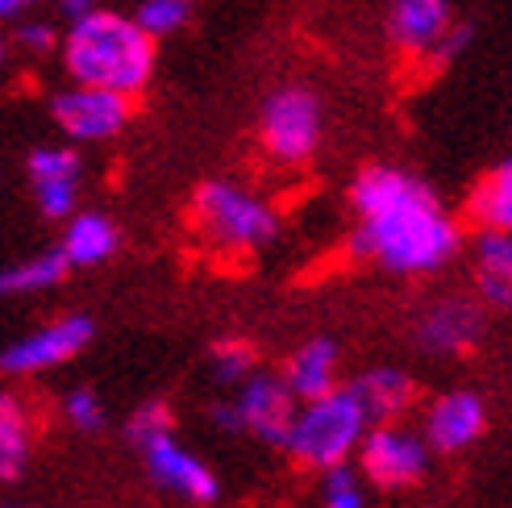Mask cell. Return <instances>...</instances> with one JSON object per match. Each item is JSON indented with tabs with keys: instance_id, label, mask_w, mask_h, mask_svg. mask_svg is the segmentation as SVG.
I'll list each match as a JSON object with an SVG mask.
<instances>
[{
	"instance_id": "6da1fadb",
	"label": "cell",
	"mask_w": 512,
	"mask_h": 508,
	"mask_svg": "<svg viewBox=\"0 0 512 508\" xmlns=\"http://www.w3.org/2000/svg\"><path fill=\"white\" fill-rule=\"evenodd\" d=\"M350 250L392 275H433L454 263L463 230L413 171L371 163L350 184Z\"/></svg>"
},
{
	"instance_id": "7a4b0ae2",
	"label": "cell",
	"mask_w": 512,
	"mask_h": 508,
	"mask_svg": "<svg viewBox=\"0 0 512 508\" xmlns=\"http://www.w3.org/2000/svg\"><path fill=\"white\" fill-rule=\"evenodd\" d=\"M159 38H150L134 13H117L100 5L88 17L67 21L59 67L75 84L113 88L125 96H142L155 80Z\"/></svg>"
},
{
	"instance_id": "3957f363",
	"label": "cell",
	"mask_w": 512,
	"mask_h": 508,
	"mask_svg": "<svg viewBox=\"0 0 512 508\" xmlns=\"http://www.w3.org/2000/svg\"><path fill=\"white\" fill-rule=\"evenodd\" d=\"M192 225L221 254H254L275 242L279 213L267 196L234 180H204L192 192Z\"/></svg>"
},
{
	"instance_id": "277c9868",
	"label": "cell",
	"mask_w": 512,
	"mask_h": 508,
	"mask_svg": "<svg viewBox=\"0 0 512 508\" xmlns=\"http://www.w3.org/2000/svg\"><path fill=\"white\" fill-rule=\"evenodd\" d=\"M367 429H371V417L363 413V404L350 392V384H342L317 400H300V413H296V425L284 450L292 454V463L321 475L329 467L354 463Z\"/></svg>"
},
{
	"instance_id": "5b68a950",
	"label": "cell",
	"mask_w": 512,
	"mask_h": 508,
	"mask_svg": "<svg viewBox=\"0 0 512 508\" xmlns=\"http://www.w3.org/2000/svg\"><path fill=\"white\" fill-rule=\"evenodd\" d=\"M325 138V105L309 84H279L259 109L263 155L279 167H304Z\"/></svg>"
},
{
	"instance_id": "8992f818",
	"label": "cell",
	"mask_w": 512,
	"mask_h": 508,
	"mask_svg": "<svg viewBox=\"0 0 512 508\" xmlns=\"http://www.w3.org/2000/svg\"><path fill=\"white\" fill-rule=\"evenodd\" d=\"M358 471L379 492H408L429 475L433 446L421 429H408L400 421H379L367 429L363 446H358Z\"/></svg>"
},
{
	"instance_id": "52a82bcc",
	"label": "cell",
	"mask_w": 512,
	"mask_h": 508,
	"mask_svg": "<svg viewBox=\"0 0 512 508\" xmlns=\"http://www.w3.org/2000/svg\"><path fill=\"white\" fill-rule=\"evenodd\" d=\"M130 117H134V96L113 88L67 80L59 92H50V121L75 146L113 142L130 125Z\"/></svg>"
},
{
	"instance_id": "ba28073f",
	"label": "cell",
	"mask_w": 512,
	"mask_h": 508,
	"mask_svg": "<svg viewBox=\"0 0 512 508\" xmlns=\"http://www.w3.org/2000/svg\"><path fill=\"white\" fill-rule=\"evenodd\" d=\"M234 400L242 413V429L254 442L275 450L288 446V434L300 413V396L292 392L284 371H254L242 388H234Z\"/></svg>"
},
{
	"instance_id": "9c48e42d",
	"label": "cell",
	"mask_w": 512,
	"mask_h": 508,
	"mask_svg": "<svg viewBox=\"0 0 512 508\" xmlns=\"http://www.w3.org/2000/svg\"><path fill=\"white\" fill-rule=\"evenodd\" d=\"M483 325H488V304L479 296H438L417 317L413 338L429 359H458L483 338Z\"/></svg>"
},
{
	"instance_id": "30bf717a",
	"label": "cell",
	"mask_w": 512,
	"mask_h": 508,
	"mask_svg": "<svg viewBox=\"0 0 512 508\" xmlns=\"http://www.w3.org/2000/svg\"><path fill=\"white\" fill-rule=\"evenodd\" d=\"M25 180H30L34 205L46 221H67L80 205L84 159L75 142H46L25 155Z\"/></svg>"
},
{
	"instance_id": "8fae6325",
	"label": "cell",
	"mask_w": 512,
	"mask_h": 508,
	"mask_svg": "<svg viewBox=\"0 0 512 508\" xmlns=\"http://www.w3.org/2000/svg\"><path fill=\"white\" fill-rule=\"evenodd\" d=\"M88 342H92V321L84 313H67V317L38 325L34 334L17 338L13 346H5L0 367H5V375H17V379L42 375V371H55V367L71 363Z\"/></svg>"
},
{
	"instance_id": "7c38bea8",
	"label": "cell",
	"mask_w": 512,
	"mask_h": 508,
	"mask_svg": "<svg viewBox=\"0 0 512 508\" xmlns=\"http://www.w3.org/2000/svg\"><path fill=\"white\" fill-rule=\"evenodd\" d=\"M421 434L429 438L433 454H463L488 434V404L479 392L467 388L433 396L421 413Z\"/></svg>"
},
{
	"instance_id": "4fadbf2b",
	"label": "cell",
	"mask_w": 512,
	"mask_h": 508,
	"mask_svg": "<svg viewBox=\"0 0 512 508\" xmlns=\"http://www.w3.org/2000/svg\"><path fill=\"white\" fill-rule=\"evenodd\" d=\"M138 454L146 463V475L155 479L163 492L184 496L192 504H213L221 496L217 475L204 467L184 442H175V429H171V434H163V438H155V442H146Z\"/></svg>"
},
{
	"instance_id": "5bb4252c",
	"label": "cell",
	"mask_w": 512,
	"mask_h": 508,
	"mask_svg": "<svg viewBox=\"0 0 512 508\" xmlns=\"http://www.w3.org/2000/svg\"><path fill=\"white\" fill-rule=\"evenodd\" d=\"M454 5L450 0H388V42L400 50L404 59H433V50L454 30Z\"/></svg>"
},
{
	"instance_id": "9a60e30c",
	"label": "cell",
	"mask_w": 512,
	"mask_h": 508,
	"mask_svg": "<svg viewBox=\"0 0 512 508\" xmlns=\"http://www.w3.org/2000/svg\"><path fill=\"white\" fill-rule=\"evenodd\" d=\"M350 392L358 396V404H363V413L371 417V425L400 421L417 404L413 375L400 371V367H371L363 375H354L350 379Z\"/></svg>"
},
{
	"instance_id": "2e32d148",
	"label": "cell",
	"mask_w": 512,
	"mask_h": 508,
	"mask_svg": "<svg viewBox=\"0 0 512 508\" xmlns=\"http://www.w3.org/2000/svg\"><path fill=\"white\" fill-rule=\"evenodd\" d=\"M63 254L71 259V267H100L109 263L117 246H121V234L117 225L105 217V213H92V209H80L63 221V238H59Z\"/></svg>"
},
{
	"instance_id": "e0dca14e",
	"label": "cell",
	"mask_w": 512,
	"mask_h": 508,
	"mask_svg": "<svg viewBox=\"0 0 512 508\" xmlns=\"http://www.w3.org/2000/svg\"><path fill=\"white\" fill-rule=\"evenodd\" d=\"M338 367H342L338 346L329 342V338H309L304 346H296V350L288 354L284 379L292 384V392H296L300 400H317V396H325V392L342 388V384H338Z\"/></svg>"
},
{
	"instance_id": "ac0fdd59",
	"label": "cell",
	"mask_w": 512,
	"mask_h": 508,
	"mask_svg": "<svg viewBox=\"0 0 512 508\" xmlns=\"http://www.w3.org/2000/svg\"><path fill=\"white\" fill-rule=\"evenodd\" d=\"M467 217L475 221V230H512V155L471 188Z\"/></svg>"
},
{
	"instance_id": "d6986e66",
	"label": "cell",
	"mask_w": 512,
	"mask_h": 508,
	"mask_svg": "<svg viewBox=\"0 0 512 508\" xmlns=\"http://www.w3.org/2000/svg\"><path fill=\"white\" fill-rule=\"evenodd\" d=\"M30 450H34V425L30 413L17 396H0V475L21 479L25 463H30Z\"/></svg>"
},
{
	"instance_id": "ffe728a7",
	"label": "cell",
	"mask_w": 512,
	"mask_h": 508,
	"mask_svg": "<svg viewBox=\"0 0 512 508\" xmlns=\"http://www.w3.org/2000/svg\"><path fill=\"white\" fill-rule=\"evenodd\" d=\"M67 271H71V259L63 254V246H50V250H38V254H30V259L13 263L5 275H0V288H5L9 296H34V292L63 284Z\"/></svg>"
},
{
	"instance_id": "44dd1931",
	"label": "cell",
	"mask_w": 512,
	"mask_h": 508,
	"mask_svg": "<svg viewBox=\"0 0 512 508\" xmlns=\"http://www.w3.org/2000/svg\"><path fill=\"white\" fill-rule=\"evenodd\" d=\"M59 46H63V30H59V25H50V21H42V17H30V13L13 21L9 50H13L17 59L42 63V59H50V55H59Z\"/></svg>"
},
{
	"instance_id": "7402d4cb",
	"label": "cell",
	"mask_w": 512,
	"mask_h": 508,
	"mask_svg": "<svg viewBox=\"0 0 512 508\" xmlns=\"http://www.w3.org/2000/svg\"><path fill=\"white\" fill-rule=\"evenodd\" d=\"M209 371H213V384L221 388H242L246 379L259 371V359H254V346L242 338H225L209 350Z\"/></svg>"
},
{
	"instance_id": "603a6c76",
	"label": "cell",
	"mask_w": 512,
	"mask_h": 508,
	"mask_svg": "<svg viewBox=\"0 0 512 508\" xmlns=\"http://www.w3.org/2000/svg\"><path fill=\"white\" fill-rule=\"evenodd\" d=\"M138 25L150 38H175L179 30H188L192 21V0H138L134 5Z\"/></svg>"
},
{
	"instance_id": "cb8c5ba5",
	"label": "cell",
	"mask_w": 512,
	"mask_h": 508,
	"mask_svg": "<svg viewBox=\"0 0 512 508\" xmlns=\"http://www.w3.org/2000/svg\"><path fill=\"white\" fill-rule=\"evenodd\" d=\"M321 508H367V475L350 463L321 471Z\"/></svg>"
},
{
	"instance_id": "d4e9b609",
	"label": "cell",
	"mask_w": 512,
	"mask_h": 508,
	"mask_svg": "<svg viewBox=\"0 0 512 508\" xmlns=\"http://www.w3.org/2000/svg\"><path fill=\"white\" fill-rule=\"evenodd\" d=\"M475 275L512 284V230H479V238H475Z\"/></svg>"
},
{
	"instance_id": "484cf974",
	"label": "cell",
	"mask_w": 512,
	"mask_h": 508,
	"mask_svg": "<svg viewBox=\"0 0 512 508\" xmlns=\"http://www.w3.org/2000/svg\"><path fill=\"white\" fill-rule=\"evenodd\" d=\"M63 421L75 429V434H96V429H105V421H109L105 400H100L92 388H71L63 396Z\"/></svg>"
},
{
	"instance_id": "4316f807",
	"label": "cell",
	"mask_w": 512,
	"mask_h": 508,
	"mask_svg": "<svg viewBox=\"0 0 512 508\" xmlns=\"http://www.w3.org/2000/svg\"><path fill=\"white\" fill-rule=\"evenodd\" d=\"M163 434H171V409L163 400L138 404V409L130 413V421H125V442H130L134 450H142L146 442H155Z\"/></svg>"
},
{
	"instance_id": "83f0119b",
	"label": "cell",
	"mask_w": 512,
	"mask_h": 508,
	"mask_svg": "<svg viewBox=\"0 0 512 508\" xmlns=\"http://www.w3.org/2000/svg\"><path fill=\"white\" fill-rule=\"evenodd\" d=\"M467 42H471V25L467 21H454V30L442 38V46L438 50H433V67H446V63H454L458 55H463V50H467Z\"/></svg>"
},
{
	"instance_id": "f1b7e54d",
	"label": "cell",
	"mask_w": 512,
	"mask_h": 508,
	"mask_svg": "<svg viewBox=\"0 0 512 508\" xmlns=\"http://www.w3.org/2000/svg\"><path fill=\"white\" fill-rule=\"evenodd\" d=\"M209 421L221 429V434H246V429H242V413H238V400H234V396L217 400L213 409H209Z\"/></svg>"
},
{
	"instance_id": "f546056e",
	"label": "cell",
	"mask_w": 512,
	"mask_h": 508,
	"mask_svg": "<svg viewBox=\"0 0 512 508\" xmlns=\"http://www.w3.org/2000/svg\"><path fill=\"white\" fill-rule=\"evenodd\" d=\"M50 5H55V13H59L63 21H75V17L96 13V9H100V0H50Z\"/></svg>"
},
{
	"instance_id": "4dcf8cb0",
	"label": "cell",
	"mask_w": 512,
	"mask_h": 508,
	"mask_svg": "<svg viewBox=\"0 0 512 508\" xmlns=\"http://www.w3.org/2000/svg\"><path fill=\"white\" fill-rule=\"evenodd\" d=\"M38 5H46V0H0V17L17 21V17H25V13H34Z\"/></svg>"
},
{
	"instance_id": "1f68e13d",
	"label": "cell",
	"mask_w": 512,
	"mask_h": 508,
	"mask_svg": "<svg viewBox=\"0 0 512 508\" xmlns=\"http://www.w3.org/2000/svg\"><path fill=\"white\" fill-rule=\"evenodd\" d=\"M5 508H17V504H5Z\"/></svg>"
}]
</instances>
